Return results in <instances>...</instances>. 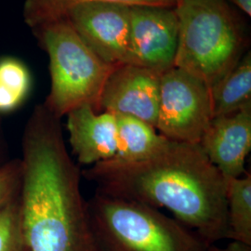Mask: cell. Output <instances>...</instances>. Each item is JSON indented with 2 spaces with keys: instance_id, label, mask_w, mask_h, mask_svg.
Masks as SVG:
<instances>
[{
  "instance_id": "cell-1",
  "label": "cell",
  "mask_w": 251,
  "mask_h": 251,
  "mask_svg": "<svg viewBox=\"0 0 251 251\" xmlns=\"http://www.w3.org/2000/svg\"><path fill=\"white\" fill-rule=\"evenodd\" d=\"M20 206L29 251H100L62 118L36 104L22 136Z\"/></svg>"
},
{
  "instance_id": "cell-2",
  "label": "cell",
  "mask_w": 251,
  "mask_h": 251,
  "mask_svg": "<svg viewBox=\"0 0 251 251\" xmlns=\"http://www.w3.org/2000/svg\"><path fill=\"white\" fill-rule=\"evenodd\" d=\"M82 176L100 194L168 209L209 246L227 239L226 179L199 144L170 140L144 160L100 162Z\"/></svg>"
},
{
  "instance_id": "cell-3",
  "label": "cell",
  "mask_w": 251,
  "mask_h": 251,
  "mask_svg": "<svg viewBox=\"0 0 251 251\" xmlns=\"http://www.w3.org/2000/svg\"><path fill=\"white\" fill-rule=\"evenodd\" d=\"M179 39L174 66L211 90L243 57L241 19L226 0H177Z\"/></svg>"
},
{
  "instance_id": "cell-4",
  "label": "cell",
  "mask_w": 251,
  "mask_h": 251,
  "mask_svg": "<svg viewBox=\"0 0 251 251\" xmlns=\"http://www.w3.org/2000/svg\"><path fill=\"white\" fill-rule=\"evenodd\" d=\"M88 202L100 251H207L200 235L157 208L98 192Z\"/></svg>"
},
{
  "instance_id": "cell-5",
  "label": "cell",
  "mask_w": 251,
  "mask_h": 251,
  "mask_svg": "<svg viewBox=\"0 0 251 251\" xmlns=\"http://www.w3.org/2000/svg\"><path fill=\"white\" fill-rule=\"evenodd\" d=\"M31 31L49 56L50 90L43 102L46 107L59 118L83 105L98 112L104 85L118 65L103 62L65 19Z\"/></svg>"
},
{
  "instance_id": "cell-6",
  "label": "cell",
  "mask_w": 251,
  "mask_h": 251,
  "mask_svg": "<svg viewBox=\"0 0 251 251\" xmlns=\"http://www.w3.org/2000/svg\"><path fill=\"white\" fill-rule=\"evenodd\" d=\"M213 118L211 91L205 82L175 66L162 73L158 133L174 142L199 144Z\"/></svg>"
},
{
  "instance_id": "cell-7",
  "label": "cell",
  "mask_w": 251,
  "mask_h": 251,
  "mask_svg": "<svg viewBox=\"0 0 251 251\" xmlns=\"http://www.w3.org/2000/svg\"><path fill=\"white\" fill-rule=\"evenodd\" d=\"M63 19L103 62L112 65L128 63L130 6L88 3L69 9Z\"/></svg>"
},
{
  "instance_id": "cell-8",
  "label": "cell",
  "mask_w": 251,
  "mask_h": 251,
  "mask_svg": "<svg viewBox=\"0 0 251 251\" xmlns=\"http://www.w3.org/2000/svg\"><path fill=\"white\" fill-rule=\"evenodd\" d=\"M178 39L175 7L130 6L127 63L162 74L174 66Z\"/></svg>"
},
{
  "instance_id": "cell-9",
  "label": "cell",
  "mask_w": 251,
  "mask_h": 251,
  "mask_svg": "<svg viewBox=\"0 0 251 251\" xmlns=\"http://www.w3.org/2000/svg\"><path fill=\"white\" fill-rule=\"evenodd\" d=\"M160 77V73L139 65H118L104 85L98 113L131 116L155 127Z\"/></svg>"
},
{
  "instance_id": "cell-10",
  "label": "cell",
  "mask_w": 251,
  "mask_h": 251,
  "mask_svg": "<svg viewBox=\"0 0 251 251\" xmlns=\"http://www.w3.org/2000/svg\"><path fill=\"white\" fill-rule=\"evenodd\" d=\"M199 145L225 179L242 177L251 149V105L214 117Z\"/></svg>"
},
{
  "instance_id": "cell-11",
  "label": "cell",
  "mask_w": 251,
  "mask_h": 251,
  "mask_svg": "<svg viewBox=\"0 0 251 251\" xmlns=\"http://www.w3.org/2000/svg\"><path fill=\"white\" fill-rule=\"evenodd\" d=\"M66 129L72 154L77 164L92 166L113 159L117 153V118L83 105L67 116Z\"/></svg>"
},
{
  "instance_id": "cell-12",
  "label": "cell",
  "mask_w": 251,
  "mask_h": 251,
  "mask_svg": "<svg viewBox=\"0 0 251 251\" xmlns=\"http://www.w3.org/2000/svg\"><path fill=\"white\" fill-rule=\"evenodd\" d=\"M117 118V149L114 160L138 162L159 152L170 142L152 125L137 117L115 115ZM111 160V159H110Z\"/></svg>"
},
{
  "instance_id": "cell-13",
  "label": "cell",
  "mask_w": 251,
  "mask_h": 251,
  "mask_svg": "<svg viewBox=\"0 0 251 251\" xmlns=\"http://www.w3.org/2000/svg\"><path fill=\"white\" fill-rule=\"evenodd\" d=\"M213 116L222 117L251 105V53L241 60L210 90Z\"/></svg>"
},
{
  "instance_id": "cell-14",
  "label": "cell",
  "mask_w": 251,
  "mask_h": 251,
  "mask_svg": "<svg viewBox=\"0 0 251 251\" xmlns=\"http://www.w3.org/2000/svg\"><path fill=\"white\" fill-rule=\"evenodd\" d=\"M227 239L251 246V176L226 179Z\"/></svg>"
},
{
  "instance_id": "cell-15",
  "label": "cell",
  "mask_w": 251,
  "mask_h": 251,
  "mask_svg": "<svg viewBox=\"0 0 251 251\" xmlns=\"http://www.w3.org/2000/svg\"><path fill=\"white\" fill-rule=\"evenodd\" d=\"M96 2L119 3L128 6L175 7L177 0H25L23 17L25 25L32 30L63 19L69 9L76 6Z\"/></svg>"
},
{
  "instance_id": "cell-16",
  "label": "cell",
  "mask_w": 251,
  "mask_h": 251,
  "mask_svg": "<svg viewBox=\"0 0 251 251\" xmlns=\"http://www.w3.org/2000/svg\"><path fill=\"white\" fill-rule=\"evenodd\" d=\"M32 88V74L25 63L15 57L0 58V117L22 107Z\"/></svg>"
},
{
  "instance_id": "cell-17",
  "label": "cell",
  "mask_w": 251,
  "mask_h": 251,
  "mask_svg": "<svg viewBox=\"0 0 251 251\" xmlns=\"http://www.w3.org/2000/svg\"><path fill=\"white\" fill-rule=\"evenodd\" d=\"M0 251H29L22 226L20 193L0 207Z\"/></svg>"
},
{
  "instance_id": "cell-18",
  "label": "cell",
  "mask_w": 251,
  "mask_h": 251,
  "mask_svg": "<svg viewBox=\"0 0 251 251\" xmlns=\"http://www.w3.org/2000/svg\"><path fill=\"white\" fill-rule=\"evenodd\" d=\"M20 158H11L0 169V207L17 197L21 187Z\"/></svg>"
},
{
  "instance_id": "cell-19",
  "label": "cell",
  "mask_w": 251,
  "mask_h": 251,
  "mask_svg": "<svg viewBox=\"0 0 251 251\" xmlns=\"http://www.w3.org/2000/svg\"><path fill=\"white\" fill-rule=\"evenodd\" d=\"M9 156L10 154H9V143L6 138V134L2 124V119L0 117V169L11 159Z\"/></svg>"
},
{
  "instance_id": "cell-20",
  "label": "cell",
  "mask_w": 251,
  "mask_h": 251,
  "mask_svg": "<svg viewBox=\"0 0 251 251\" xmlns=\"http://www.w3.org/2000/svg\"><path fill=\"white\" fill-rule=\"evenodd\" d=\"M207 251H251V246L239 241L229 243L225 248H218L215 245H210L207 248Z\"/></svg>"
},
{
  "instance_id": "cell-21",
  "label": "cell",
  "mask_w": 251,
  "mask_h": 251,
  "mask_svg": "<svg viewBox=\"0 0 251 251\" xmlns=\"http://www.w3.org/2000/svg\"><path fill=\"white\" fill-rule=\"evenodd\" d=\"M228 3L233 4L237 9H241L249 17L251 16V0H226Z\"/></svg>"
}]
</instances>
